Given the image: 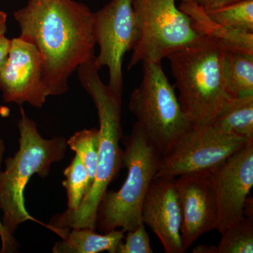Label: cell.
Instances as JSON below:
<instances>
[{"label": "cell", "mask_w": 253, "mask_h": 253, "mask_svg": "<svg viewBox=\"0 0 253 253\" xmlns=\"http://www.w3.org/2000/svg\"><path fill=\"white\" fill-rule=\"evenodd\" d=\"M21 38L44 57V81L50 96L68 90V80L94 57L93 13L73 0H29L14 12Z\"/></svg>", "instance_id": "obj_1"}, {"label": "cell", "mask_w": 253, "mask_h": 253, "mask_svg": "<svg viewBox=\"0 0 253 253\" xmlns=\"http://www.w3.org/2000/svg\"><path fill=\"white\" fill-rule=\"evenodd\" d=\"M82 86L94 101L99 121V149L94 182L76 211L56 214L48 227L58 235L76 228L96 229L100 203L108 187L124 167L123 150L120 142L123 137L122 96L105 84L99 75L95 56L78 68Z\"/></svg>", "instance_id": "obj_2"}, {"label": "cell", "mask_w": 253, "mask_h": 253, "mask_svg": "<svg viewBox=\"0 0 253 253\" xmlns=\"http://www.w3.org/2000/svg\"><path fill=\"white\" fill-rule=\"evenodd\" d=\"M226 50L208 37L167 57L183 111L193 126L211 124L231 99L224 76Z\"/></svg>", "instance_id": "obj_3"}, {"label": "cell", "mask_w": 253, "mask_h": 253, "mask_svg": "<svg viewBox=\"0 0 253 253\" xmlns=\"http://www.w3.org/2000/svg\"><path fill=\"white\" fill-rule=\"evenodd\" d=\"M18 123L19 149L5 161V169L0 171L1 221L10 241L17 244L14 235L25 221L35 220L26 210L24 191L33 174L45 178L51 164L65 157L67 140L63 136L45 139L38 130L36 123L26 116L23 108Z\"/></svg>", "instance_id": "obj_4"}, {"label": "cell", "mask_w": 253, "mask_h": 253, "mask_svg": "<svg viewBox=\"0 0 253 253\" xmlns=\"http://www.w3.org/2000/svg\"><path fill=\"white\" fill-rule=\"evenodd\" d=\"M121 141L127 176L121 189L106 191L100 203L96 228L101 234L118 229L126 232L143 223V203L162 157L138 123H134L131 134Z\"/></svg>", "instance_id": "obj_5"}, {"label": "cell", "mask_w": 253, "mask_h": 253, "mask_svg": "<svg viewBox=\"0 0 253 253\" xmlns=\"http://www.w3.org/2000/svg\"><path fill=\"white\" fill-rule=\"evenodd\" d=\"M142 63V81L131 92L129 109L163 156L193 125L181 109L161 62Z\"/></svg>", "instance_id": "obj_6"}, {"label": "cell", "mask_w": 253, "mask_h": 253, "mask_svg": "<svg viewBox=\"0 0 253 253\" xmlns=\"http://www.w3.org/2000/svg\"><path fill=\"white\" fill-rule=\"evenodd\" d=\"M176 0H132L139 39L132 50L128 70L138 63L162 62L175 51L191 45L202 37Z\"/></svg>", "instance_id": "obj_7"}, {"label": "cell", "mask_w": 253, "mask_h": 253, "mask_svg": "<svg viewBox=\"0 0 253 253\" xmlns=\"http://www.w3.org/2000/svg\"><path fill=\"white\" fill-rule=\"evenodd\" d=\"M249 140L224 132L211 124L192 126L161 157L155 177L176 178L208 172L235 154Z\"/></svg>", "instance_id": "obj_8"}, {"label": "cell", "mask_w": 253, "mask_h": 253, "mask_svg": "<svg viewBox=\"0 0 253 253\" xmlns=\"http://www.w3.org/2000/svg\"><path fill=\"white\" fill-rule=\"evenodd\" d=\"M93 33L99 54L95 63L109 69L108 85L122 96L123 62L125 54L134 49L139 39L137 19L132 0H111L93 13Z\"/></svg>", "instance_id": "obj_9"}, {"label": "cell", "mask_w": 253, "mask_h": 253, "mask_svg": "<svg viewBox=\"0 0 253 253\" xmlns=\"http://www.w3.org/2000/svg\"><path fill=\"white\" fill-rule=\"evenodd\" d=\"M208 175L217 202L216 229L221 233L246 216L247 198L253 186V139Z\"/></svg>", "instance_id": "obj_10"}, {"label": "cell", "mask_w": 253, "mask_h": 253, "mask_svg": "<svg viewBox=\"0 0 253 253\" xmlns=\"http://www.w3.org/2000/svg\"><path fill=\"white\" fill-rule=\"evenodd\" d=\"M42 54L21 37L11 40L7 59L0 73V89L6 103H28L41 109L50 96L44 81Z\"/></svg>", "instance_id": "obj_11"}, {"label": "cell", "mask_w": 253, "mask_h": 253, "mask_svg": "<svg viewBox=\"0 0 253 253\" xmlns=\"http://www.w3.org/2000/svg\"><path fill=\"white\" fill-rule=\"evenodd\" d=\"M181 214V239L187 250L200 236L216 229L218 211L208 172L174 178Z\"/></svg>", "instance_id": "obj_12"}, {"label": "cell", "mask_w": 253, "mask_h": 253, "mask_svg": "<svg viewBox=\"0 0 253 253\" xmlns=\"http://www.w3.org/2000/svg\"><path fill=\"white\" fill-rule=\"evenodd\" d=\"M141 219L157 236L166 253H184L181 214L174 178L155 177L146 193Z\"/></svg>", "instance_id": "obj_13"}, {"label": "cell", "mask_w": 253, "mask_h": 253, "mask_svg": "<svg viewBox=\"0 0 253 253\" xmlns=\"http://www.w3.org/2000/svg\"><path fill=\"white\" fill-rule=\"evenodd\" d=\"M179 9L187 15L199 34L217 42L226 51L253 54V33L231 29L219 24L199 5L181 1Z\"/></svg>", "instance_id": "obj_14"}, {"label": "cell", "mask_w": 253, "mask_h": 253, "mask_svg": "<svg viewBox=\"0 0 253 253\" xmlns=\"http://www.w3.org/2000/svg\"><path fill=\"white\" fill-rule=\"evenodd\" d=\"M126 231L116 229L106 234H97L90 228H76L60 235L52 249L54 253H99L107 251L116 253L118 244L124 238Z\"/></svg>", "instance_id": "obj_15"}, {"label": "cell", "mask_w": 253, "mask_h": 253, "mask_svg": "<svg viewBox=\"0 0 253 253\" xmlns=\"http://www.w3.org/2000/svg\"><path fill=\"white\" fill-rule=\"evenodd\" d=\"M212 124L228 134L253 140V95L231 98Z\"/></svg>", "instance_id": "obj_16"}, {"label": "cell", "mask_w": 253, "mask_h": 253, "mask_svg": "<svg viewBox=\"0 0 253 253\" xmlns=\"http://www.w3.org/2000/svg\"><path fill=\"white\" fill-rule=\"evenodd\" d=\"M224 76L231 98L253 95V54L226 51Z\"/></svg>", "instance_id": "obj_17"}, {"label": "cell", "mask_w": 253, "mask_h": 253, "mask_svg": "<svg viewBox=\"0 0 253 253\" xmlns=\"http://www.w3.org/2000/svg\"><path fill=\"white\" fill-rule=\"evenodd\" d=\"M205 11L215 22L226 27L253 33V0H238Z\"/></svg>", "instance_id": "obj_18"}, {"label": "cell", "mask_w": 253, "mask_h": 253, "mask_svg": "<svg viewBox=\"0 0 253 253\" xmlns=\"http://www.w3.org/2000/svg\"><path fill=\"white\" fill-rule=\"evenodd\" d=\"M67 144L84 164L91 186L94 182L99 158V129L92 128L77 131L67 140Z\"/></svg>", "instance_id": "obj_19"}, {"label": "cell", "mask_w": 253, "mask_h": 253, "mask_svg": "<svg viewBox=\"0 0 253 253\" xmlns=\"http://www.w3.org/2000/svg\"><path fill=\"white\" fill-rule=\"evenodd\" d=\"M220 234L217 253H253V216H245Z\"/></svg>", "instance_id": "obj_20"}, {"label": "cell", "mask_w": 253, "mask_h": 253, "mask_svg": "<svg viewBox=\"0 0 253 253\" xmlns=\"http://www.w3.org/2000/svg\"><path fill=\"white\" fill-rule=\"evenodd\" d=\"M63 174L66 179L62 185L67 193L68 211H76L91 188L87 171L78 155L73 157Z\"/></svg>", "instance_id": "obj_21"}, {"label": "cell", "mask_w": 253, "mask_h": 253, "mask_svg": "<svg viewBox=\"0 0 253 253\" xmlns=\"http://www.w3.org/2000/svg\"><path fill=\"white\" fill-rule=\"evenodd\" d=\"M126 233V236L118 244L116 253H154L144 223Z\"/></svg>", "instance_id": "obj_22"}, {"label": "cell", "mask_w": 253, "mask_h": 253, "mask_svg": "<svg viewBox=\"0 0 253 253\" xmlns=\"http://www.w3.org/2000/svg\"><path fill=\"white\" fill-rule=\"evenodd\" d=\"M4 151V142H3L1 139H0V168H1V161H2ZM0 237H1V249L0 252L14 253L17 251L18 244L10 241L8 236H6L2 224H1V219H0Z\"/></svg>", "instance_id": "obj_23"}, {"label": "cell", "mask_w": 253, "mask_h": 253, "mask_svg": "<svg viewBox=\"0 0 253 253\" xmlns=\"http://www.w3.org/2000/svg\"><path fill=\"white\" fill-rule=\"evenodd\" d=\"M181 1H191L201 6L205 10L214 9L234 2L238 0H180Z\"/></svg>", "instance_id": "obj_24"}, {"label": "cell", "mask_w": 253, "mask_h": 253, "mask_svg": "<svg viewBox=\"0 0 253 253\" xmlns=\"http://www.w3.org/2000/svg\"><path fill=\"white\" fill-rule=\"evenodd\" d=\"M10 45H11V40L8 39L5 35H0V73L7 59Z\"/></svg>", "instance_id": "obj_25"}, {"label": "cell", "mask_w": 253, "mask_h": 253, "mask_svg": "<svg viewBox=\"0 0 253 253\" xmlns=\"http://www.w3.org/2000/svg\"><path fill=\"white\" fill-rule=\"evenodd\" d=\"M194 253H217V246H209V245L201 244L193 249Z\"/></svg>", "instance_id": "obj_26"}, {"label": "cell", "mask_w": 253, "mask_h": 253, "mask_svg": "<svg viewBox=\"0 0 253 253\" xmlns=\"http://www.w3.org/2000/svg\"><path fill=\"white\" fill-rule=\"evenodd\" d=\"M7 16L4 11L0 10V35H5L6 32Z\"/></svg>", "instance_id": "obj_27"}]
</instances>
